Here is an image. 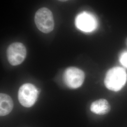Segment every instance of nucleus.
Returning <instances> with one entry per match:
<instances>
[{"mask_svg": "<svg viewBox=\"0 0 127 127\" xmlns=\"http://www.w3.org/2000/svg\"><path fill=\"white\" fill-rule=\"evenodd\" d=\"M127 81V74L124 69L121 67H114L107 71L104 78L105 87L110 91H120Z\"/></svg>", "mask_w": 127, "mask_h": 127, "instance_id": "1", "label": "nucleus"}, {"mask_svg": "<svg viewBox=\"0 0 127 127\" xmlns=\"http://www.w3.org/2000/svg\"><path fill=\"white\" fill-rule=\"evenodd\" d=\"M34 21L38 29L42 32L48 33L51 32L54 27L53 15L50 9L43 7L37 11Z\"/></svg>", "mask_w": 127, "mask_h": 127, "instance_id": "2", "label": "nucleus"}, {"mask_svg": "<svg viewBox=\"0 0 127 127\" xmlns=\"http://www.w3.org/2000/svg\"><path fill=\"white\" fill-rule=\"evenodd\" d=\"M39 91L33 85L26 83L20 87L18 92V99L20 103L26 107H30L36 101Z\"/></svg>", "mask_w": 127, "mask_h": 127, "instance_id": "3", "label": "nucleus"}, {"mask_svg": "<svg viewBox=\"0 0 127 127\" xmlns=\"http://www.w3.org/2000/svg\"><path fill=\"white\" fill-rule=\"evenodd\" d=\"M63 78L64 82L68 88L75 89L82 85L85 79V74L79 68L70 67L65 70Z\"/></svg>", "mask_w": 127, "mask_h": 127, "instance_id": "4", "label": "nucleus"}, {"mask_svg": "<svg viewBox=\"0 0 127 127\" xmlns=\"http://www.w3.org/2000/svg\"><path fill=\"white\" fill-rule=\"evenodd\" d=\"M27 56V50L24 45L20 42H14L8 47L7 57L10 64L18 65L24 61Z\"/></svg>", "mask_w": 127, "mask_h": 127, "instance_id": "5", "label": "nucleus"}, {"mask_svg": "<svg viewBox=\"0 0 127 127\" xmlns=\"http://www.w3.org/2000/svg\"><path fill=\"white\" fill-rule=\"evenodd\" d=\"M75 25L79 29L82 31L92 32L97 27V21L93 15L86 12H83L76 17Z\"/></svg>", "mask_w": 127, "mask_h": 127, "instance_id": "6", "label": "nucleus"}, {"mask_svg": "<svg viewBox=\"0 0 127 127\" xmlns=\"http://www.w3.org/2000/svg\"><path fill=\"white\" fill-rule=\"evenodd\" d=\"M91 111L98 115H104L108 113L111 106L108 102L104 99H100L93 102L91 105Z\"/></svg>", "mask_w": 127, "mask_h": 127, "instance_id": "7", "label": "nucleus"}, {"mask_svg": "<svg viewBox=\"0 0 127 127\" xmlns=\"http://www.w3.org/2000/svg\"><path fill=\"white\" fill-rule=\"evenodd\" d=\"M13 108V102L11 97L7 94H0V115L4 116L9 114Z\"/></svg>", "mask_w": 127, "mask_h": 127, "instance_id": "8", "label": "nucleus"}, {"mask_svg": "<svg viewBox=\"0 0 127 127\" xmlns=\"http://www.w3.org/2000/svg\"><path fill=\"white\" fill-rule=\"evenodd\" d=\"M120 61L123 66L127 67V52H124L121 55Z\"/></svg>", "mask_w": 127, "mask_h": 127, "instance_id": "9", "label": "nucleus"}, {"mask_svg": "<svg viewBox=\"0 0 127 127\" xmlns=\"http://www.w3.org/2000/svg\"><path fill=\"white\" fill-rule=\"evenodd\" d=\"M59 1H67L68 0H59Z\"/></svg>", "mask_w": 127, "mask_h": 127, "instance_id": "10", "label": "nucleus"}]
</instances>
